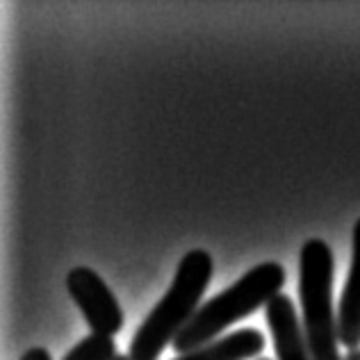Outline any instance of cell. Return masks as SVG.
<instances>
[{
  "instance_id": "7",
  "label": "cell",
  "mask_w": 360,
  "mask_h": 360,
  "mask_svg": "<svg viewBox=\"0 0 360 360\" xmlns=\"http://www.w3.org/2000/svg\"><path fill=\"white\" fill-rule=\"evenodd\" d=\"M264 335L258 328H242L229 333L201 349L183 354L174 360H246L262 354Z\"/></svg>"
},
{
  "instance_id": "12",
  "label": "cell",
  "mask_w": 360,
  "mask_h": 360,
  "mask_svg": "<svg viewBox=\"0 0 360 360\" xmlns=\"http://www.w3.org/2000/svg\"><path fill=\"white\" fill-rule=\"evenodd\" d=\"M260 360H269V358H260Z\"/></svg>"
},
{
  "instance_id": "5",
  "label": "cell",
  "mask_w": 360,
  "mask_h": 360,
  "mask_svg": "<svg viewBox=\"0 0 360 360\" xmlns=\"http://www.w3.org/2000/svg\"><path fill=\"white\" fill-rule=\"evenodd\" d=\"M264 315H267V324L278 360H312L306 333H303V324L297 317L295 301L288 295L274 297L264 306Z\"/></svg>"
},
{
  "instance_id": "11",
  "label": "cell",
  "mask_w": 360,
  "mask_h": 360,
  "mask_svg": "<svg viewBox=\"0 0 360 360\" xmlns=\"http://www.w3.org/2000/svg\"><path fill=\"white\" fill-rule=\"evenodd\" d=\"M115 360H130V356H126V354H117Z\"/></svg>"
},
{
  "instance_id": "2",
  "label": "cell",
  "mask_w": 360,
  "mask_h": 360,
  "mask_svg": "<svg viewBox=\"0 0 360 360\" xmlns=\"http://www.w3.org/2000/svg\"><path fill=\"white\" fill-rule=\"evenodd\" d=\"M285 269L278 262L255 264L240 281H235L229 290L205 301L196 310L192 321L180 330V335L174 340L172 347L183 356L214 342V338L221 330L233 326L242 317L253 315L255 310L267 306L274 297L283 295L281 290L285 288Z\"/></svg>"
},
{
  "instance_id": "9",
  "label": "cell",
  "mask_w": 360,
  "mask_h": 360,
  "mask_svg": "<svg viewBox=\"0 0 360 360\" xmlns=\"http://www.w3.org/2000/svg\"><path fill=\"white\" fill-rule=\"evenodd\" d=\"M18 360H53V358L44 347H32V349H27V352Z\"/></svg>"
},
{
  "instance_id": "8",
  "label": "cell",
  "mask_w": 360,
  "mask_h": 360,
  "mask_svg": "<svg viewBox=\"0 0 360 360\" xmlns=\"http://www.w3.org/2000/svg\"><path fill=\"white\" fill-rule=\"evenodd\" d=\"M117 358V345L108 335L91 333L82 338L69 354L62 360H115Z\"/></svg>"
},
{
  "instance_id": "3",
  "label": "cell",
  "mask_w": 360,
  "mask_h": 360,
  "mask_svg": "<svg viewBox=\"0 0 360 360\" xmlns=\"http://www.w3.org/2000/svg\"><path fill=\"white\" fill-rule=\"evenodd\" d=\"M335 262L324 240H308L299 253V299L312 360H345L340 354L338 310L333 308Z\"/></svg>"
},
{
  "instance_id": "4",
  "label": "cell",
  "mask_w": 360,
  "mask_h": 360,
  "mask_svg": "<svg viewBox=\"0 0 360 360\" xmlns=\"http://www.w3.org/2000/svg\"><path fill=\"white\" fill-rule=\"evenodd\" d=\"M69 290L75 306L80 308L84 321L89 324L91 333L115 338L123 328V310L117 297L112 295L108 283L89 267H75L66 276Z\"/></svg>"
},
{
  "instance_id": "6",
  "label": "cell",
  "mask_w": 360,
  "mask_h": 360,
  "mask_svg": "<svg viewBox=\"0 0 360 360\" xmlns=\"http://www.w3.org/2000/svg\"><path fill=\"white\" fill-rule=\"evenodd\" d=\"M338 330L340 345L349 352L360 349V219L352 233V264L338 306Z\"/></svg>"
},
{
  "instance_id": "1",
  "label": "cell",
  "mask_w": 360,
  "mask_h": 360,
  "mask_svg": "<svg viewBox=\"0 0 360 360\" xmlns=\"http://www.w3.org/2000/svg\"><path fill=\"white\" fill-rule=\"evenodd\" d=\"M212 255L203 249H194L178 262L172 288L160 299V303L148 312L144 324L130 340V360H158L160 354L180 335L196 310L198 301L205 295L212 281Z\"/></svg>"
},
{
  "instance_id": "10",
  "label": "cell",
  "mask_w": 360,
  "mask_h": 360,
  "mask_svg": "<svg viewBox=\"0 0 360 360\" xmlns=\"http://www.w3.org/2000/svg\"><path fill=\"white\" fill-rule=\"evenodd\" d=\"M345 360H360V349H354V352H349L345 356Z\"/></svg>"
}]
</instances>
